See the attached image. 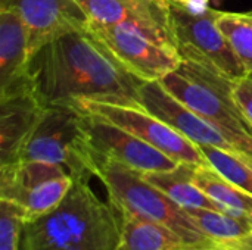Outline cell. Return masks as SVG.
<instances>
[{
  "instance_id": "1",
  "label": "cell",
  "mask_w": 252,
  "mask_h": 250,
  "mask_svg": "<svg viewBox=\"0 0 252 250\" xmlns=\"http://www.w3.org/2000/svg\"><path fill=\"white\" fill-rule=\"evenodd\" d=\"M28 74L44 106L94 100L140 108L143 81L121 65L86 22L44 43L31 56Z\"/></svg>"
},
{
  "instance_id": "2",
  "label": "cell",
  "mask_w": 252,
  "mask_h": 250,
  "mask_svg": "<svg viewBox=\"0 0 252 250\" xmlns=\"http://www.w3.org/2000/svg\"><path fill=\"white\" fill-rule=\"evenodd\" d=\"M121 231L123 214L93 192L90 177H77L58 206L25 222L19 250H117Z\"/></svg>"
},
{
  "instance_id": "3",
  "label": "cell",
  "mask_w": 252,
  "mask_h": 250,
  "mask_svg": "<svg viewBox=\"0 0 252 250\" xmlns=\"http://www.w3.org/2000/svg\"><path fill=\"white\" fill-rule=\"evenodd\" d=\"M185 106L216 125L236 147L242 161L252 156V124L235 96V81L195 62L180 65L159 80Z\"/></svg>"
},
{
  "instance_id": "4",
  "label": "cell",
  "mask_w": 252,
  "mask_h": 250,
  "mask_svg": "<svg viewBox=\"0 0 252 250\" xmlns=\"http://www.w3.org/2000/svg\"><path fill=\"white\" fill-rule=\"evenodd\" d=\"M93 177L108 192L114 206L126 215L164 225L179 234L192 249H213L216 242L201 233L186 211L152 186L142 172L93 150Z\"/></svg>"
},
{
  "instance_id": "5",
  "label": "cell",
  "mask_w": 252,
  "mask_h": 250,
  "mask_svg": "<svg viewBox=\"0 0 252 250\" xmlns=\"http://www.w3.org/2000/svg\"><path fill=\"white\" fill-rule=\"evenodd\" d=\"M16 161L61 165L68 169L72 178L93 177V147L86 113L75 106H44Z\"/></svg>"
},
{
  "instance_id": "6",
  "label": "cell",
  "mask_w": 252,
  "mask_h": 250,
  "mask_svg": "<svg viewBox=\"0 0 252 250\" xmlns=\"http://www.w3.org/2000/svg\"><path fill=\"white\" fill-rule=\"evenodd\" d=\"M170 29L182 59L213 69L233 81L248 75L232 44L217 25L219 10L190 9L174 0H164Z\"/></svg>"
},
{
  "instance_id": "7",
  "label": "cell",
  "mask_w": 252,
  "mask_h": 250,
  "mask_svg": "<svg viewBox=\"0 0 252 250\" xmlns=\"http://www.w3.org/2000/svg\"><path fill=\"white\" fill-rule=\"evenodd\" d=\"M74 178L66 168L40 161H15L0 165V199L25 211L27 221L35 220L66 196Z\"/></svg>"
},
{
  "instance_id": "8",
  "label": "cell",
  "mask_w": 252,
  "mask_h": 250,
  "mask_svg": "<svg viewBox=\"0 0 252 250\" xmlns=\"http://www.w3.org/2000/svg\"><path fill=\"white\" fill-rule=\"evenodd\" d=\"M74 106L90 116L121 127L179 164H189L195 167L208 165L196 144L142 108L94 100H80Z\"/></svg>"
},
{
  "instance_id": "9",
  "label": "cell",
  "mask_w": 252,
  "mask_h": 250,
  "mask_svg": "<svg viewBox=\"0 0 252 250\" xmlns=\"http://www.w3.org/2000/svg\"><path fill=\"white\" fill-rule=\"evenodd\" d=\"M86 25L121 65L142 81H159L182 62L177 52L159 46L134 27L106 25L89 19Z\"/></svg>"
},
{
  "instance_id": "10",
  "label": "cell",
  "mask_w": 252,
  "mask_h": 250,
  "mask_svg": "<svg viewBox=\"0 0 252 250\" xmlns=\"http://www.w3.org/2000/svg\"><path fill=\"white\" fill-rule=\"evenodd\" d=\"M86 18L106 25H130L159 46L177 52L164 0H75Z\"/></svg>"
},
{
  "instance_id": "11",
  "label": "cell",
  "mask_w": 252,
  "mask_h": 250,
  "mask_svg": "<svg viewBox=\"0 0 252 250\" xmlns=\"http://www.w3.org/2000/svg\"><path fill=\"white\" fill-rule=\"evenodd\" d=\"M140 108L157 116L196 146H213L238 155L233 143L211 122L173 97L159 81H143L139 90Z\"/></svg>"
},
{
  "instance_id": "12",
  "label": "cell",
  "mask_w": 252,
  "mask_h": 250,
  "mask_svg": "<svg viewBox=\"0 0 252 250\" xmlns=\"http://www.w3.org/2000/svg\"><path fill=\"white\" fill-rule=\"evenodd\" d=\"M86 121L93 150L105 158L114 159L142 174L170 171L180 165L157 147L121 127L87 113Z\"/></svg>"
},
{
  "instance_id": "13",
  "label": "cell",
  "mask_w": 252,
  "mask_h": 250,
  "mask_svg": "<svg viewBox=\"0 0 252 250\" xmlns=\"http://www.w3.org/2000/svg\"><path fill=\"white\" fill-rule=\"evenodd\" d=\"M0 9L16 12L30 34V59L49 40L86 22L75 0H0Z\"/></svg>"
},
{
  "instance_id": "14",
  "label": "cell",
  "mask_w": 252,
  "mask_h": 250,
  "mask_svg": "<svg viewBox=\"0 0 252 250\" xmlns=\"http://www.w3.org/2000/svg\"><path fill=\"white\" fill-rule=\"evenodd\" d=\"M30 34L21 16L0 9V99L32 90L28 74Z\"/></svg>"
},
{
  "instance_id": "15",
  "label": "cell",
  "mask_w": 252,
  "mask_h": 250,
  "mask_svg": "<svg viewBox=\"0 0 252 250\" xmlns=\"http://www.w3.org/2000/svg\"><path fill=\"white\" fill-rule=\"evenodd\" d=\"M43 108L34 90L0 99V165L18 159Z\"/></svg>"
},
{
  "instance_id": "16",
  "label": "cell",
  "mask_w": 252,
  "mask_h": 250,
  "mask_svg": "<svg viewBox=\"0 0 252 250\" xmlns=\"http://www.w3.org/2000/svg\"><path fill=\"white\" fill-rule=\"evenodd\" d=\"M195 168V165L180 164L174 169L146 172L143 174V177L183 209H211L226 212L219 203L210 199L201 189L193 184L192 177Z\"/></svg>"
},
{
  "instance_id": "17",
  "label": "cell",
  "mask_w": 252,
  "mask_h": 250,
  "mask_svg": "<svg viewBox=\"0 0 252 250\" xmlns=\"http://www.w3.org/2000/svg\"><path fill=\"white\" fill-rule=\"evenodd\" d=\"M192 249L173 230L123 214V231L117 250Z\"/></svg>"
},
{
  "instance_id": "18",
  "label": "cell",
  "mask_w": 252,
  "mask_h": 250,
  "mask_svg": "<svg viewBox=\"0 0 252 250\" xmlns=\"http://www.w3.org/2000/svg\"><path fill=\"white\" fill-rule=\"evenodd\" d=\"M192 180L198 189L219 203L227 214L252 218L251 194L230 183L210 165L196 167Z\"/></svg>"
},
{
  "instance_id": "19",
  "label": "cell",
  "mask_w": 252,
  "mask_h": 250,
  "mask_svg": "<svg viewBox=\"0 0 252 250\" xmlns=\"http://www.w3.org/2000/svg\"><path fill=\"white\" fill-rule=\"evenodd\" d=\"M195 227L214 242H233L252 234V218L211 209H185Z\"/></svg>"
},
{
  "instance_id": "20",
  "label": "cell",
  "mask_w": 252,
  "mask_h": 250,
  "mask_svg": "<svg viewBox=\"0 0 252 250\" xmlns=\"http://www.w3.org/2000/svg\"><path fill=\"white\" fill-rule=\"evenodd\" d=\"M217 25L232 44L247 74H252V10L220 12Z\"/></svg>"
},
{
  "instance_id": "21",
  "label": "cell",
  "mask_w": 252,
  "mask_h": 250,
  "mask_svg": "<svg viewBox=\"0 0 252 250\" xmlns=\"http://www.w3.org/2000/svg\"><path fill=\"white\" fill-rule=\"evenodd\" d=\"M198 147L211 168H214L230 183H233L235 186H238L239 189L252 196V168L250 165H247L239 156H236L232 152L213 146Z\"/></svg>"
},
{
  "instance_id": "22",
  "label": "cell",
  "mask_w": 252,
  "mask_h": 250,
  "mask_svg": "<svg viewBox=\"0 0 252 250\" xmlns=\"http://www.w3.org/2000/svg\"><path fill=\"white\" fill-rule=\"evenodd\" d=\"M25 222L27 215L21 206L0 199V250H19Z\"/></svg>"
},
{
  "instance_id": "23",
  "label": "cell",
  "mask_w": 252,
  "mask_h": 250,
  "mask_svg": "<svg viewBox=\"0 0 252 250\" xmlns=\"http://www.w3.org/2000/svg\"><path fill=\"white\" fill-rule=\"evenodd\" d=\"M235 96L245 116L252 124V74L235 81Z\"/></svg>"
},
{
  "instance_id": "24",
  "label": "cell",
  "mask_w": 252,
  "mask_h": 250,
  "mask_svg": "<svg viewBox=\"0 0 252 250\" xmlns=\"http://www.w3.org/2000/svg\"><path fill=\"white\" fill-rule=\"evenodd\" d=\"M216 245L229 250H252V234L233 242H216Z\"/></svg>"
},
{
  "instance_id": "25",
  "label": "cell",
  "mask_w": 252,
  "mask_h": 250,
  "mask_svg": "<svg viewBox=\"0 0 252 250\" xmlns=\"http://www.w3.org/2000/svg\"><path fill=\"white\" fill-rule=\"evenodd\" d=\"M177 3H182L183 6L186 7H190V9H205L208 6V0H174Z\"/></svg>"
},
{
  "instance_id": "26",
  "label": "cell",
  "mask_w": 252,
  "mask_h": 250,
  "mask_svg": "<svg viewBox=\"0 0 252 250\" xmlns=\"http://www.w3.org/2000/svg\"><path fill=\"white\" fill-rule=\"evenodd\" d=\"M244 162H245L247 165H250V167L252 168V156L251 158H248V159H244Z\"/></svg>"
},
{
  "instance_id": "27",
  "label": "cell",
  "mask_w": 252,
  "mask_h": 250,
  "mask_svg": "<svg viewBox=\"0 0 252 250\" xmlns=\"http://www.w3.org/2000/svg\"><path fill=\"white\" fill-rule=\"evenodd\" d=\"M210 250H229V249H226V248H221V246H219V245H216L213 249H210Z\"/></svg>"
},
{
  "instance_id": "28",
  "label": "cell",
  "mask_w": 252,
  "mask_h": 250,
  "mask_svg": "<svg viewBox=\"0 0 252 250\" xmlns=\"http://www.w3.org/2000/svg\"><path fill=\"white\" fill-rule=\"evenodd\" d=\"M183 250H210V249H183Z\"/></svg>"
}]
</instances>
